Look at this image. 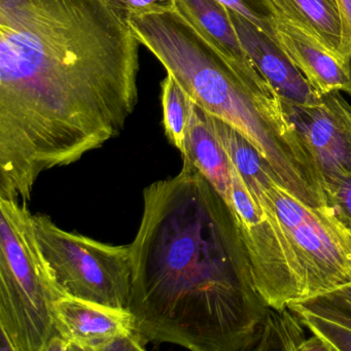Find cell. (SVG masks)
Instances as JSON below:
<instances>
[{
	"label": "cell",
	"mask_w": 351,
	"mask_h": 351,
	"mask_svg": "<svg viewBox=\"0 0 351 351\" xmlns=\"http://www.w3.org/2000/svg\"><path fill=\"white\" fill-rule=\"evenodd\" d=\"M163 125L168 141L182 153L189 125L194 110V101L171 75L162 82Z\"/></svg>",
	"instance_id": "17"
},
{
	"label": "cell",
	"mask_w": 351,
	"mask_h": 351,
	"mask_svg": "<svg viewBox=\"0 0 351 351\" xmlns=\"http://www.w3.org/2000/svg\"><path fill=\"white\" fill-rule=\"evenodd\" d=\"M242 48L283 101L315 106L320 94L289 60L278 45L256 25L228 9Z\"/></svg>",
	"instance_id": "10"
},
{
	"label": "cell",
	"mask_w": 351,
	"mask_h": 351,
	"mask_svg": "<svg viewBox=\"0 0 351 351\" xmlns=\"http://www.w3.org/2000/svg\"><path fill=\"white\" fill-rule=\"evenodd\" d=\"M277 45L319 94L344 92L348 77L338 59L299 28L275 18Z\"/></svg>",
	"instance_id": "11"
},
{
	"label": "cell",
	"mask_w": 351,
	"mask_h": 351,
	"mask_svg": "<svg viewBox=\"0 0 351 351\" xmlns=\"http://www.w3.org/2000/svg\"><path fill=\"white\" fill-rule=\"evenodd\" d=\"M283 110L317 162L324 184L351 176V106L341 91L320 94L315 106L283 101Z\"/></svg>",
	"instance_id": "8"
},
{
	"label": "cell",
	"mask_w": 351,
	"mask_h": 351,
	"mask_svg": "<svg viewBox=\"0 0 351 351\" xmlns=\"http://www.w3.org/2000/svg\"><path fill=\"white\" fill-rule=\"evenodd\" d=\"M304 324L289 307L269 308L250 351H300L307 340Z\"/></svg>",
	"instance_id": "16"
},
{
	"label": "cell",
	"mask_w": 351,
	"mask_h": 351,
	"mask_svg": "<svg viewBox=\"0 0 351 351\" xmlns=\"http://www.w3.org/2000/svg\"><path fill=\"white\" fill-rule=\"evenodd\" d=\"M231 205L252 263L258 293L274 309L301 300V282L291 244L258 178H242L231 163Z\"/></svg>",
	"instance_id": "7"
},
{
	"label": "cell",
	"mask_w": 351,
	"mask_h": 351,
	"mask_svg": "<svg viewBox=\"0 0 351 351\" xmlns=\"http://www.w3.org/2000/svg\"><path fill=\"white\" fill-rule=\"evenodd\" d=\"M55 317L67 350H114L120 341L138 334L128 309L67 295L55 304Z\"/></svg>",
	"instance_id": "9"
},
{
	"label": "cell",
	"mask_w": 351,
	"mask_h": 351,
	"mask_svg": "<svg viewBox=\"0 0 351 351\" xmlns=\"http://www.w3.org/2000/svg\"><path fill=\"white\" fill-rule=\"evenodd\" d=\"M141 43L104 0H0V199L118 136Z\"/></svg>",
	"instance_id": "1"
},
{
	"label": "cell",
	"mask_w": 351,
	"mask_h": 351,
	"mask_svg": "<svg viewBox=\"0 0 351 351\" xmlns=\"http://www.w3.org/2000/svg\"><path fill=\"white\" fill-rule=\"evenodd\" d=\"M326 203L345 228L351 232V176H339L324 184Z\"/></svg>",
	"instance_id": "20"
},
{
	"label": "cell",
	"mask_w": 351,
	"mask_h": 351,
	"mask_svg": "<svg viewBox=\"0 0 351 351\" xmlns=\"http://www.w3.org/2000/svg\"><path fill=\"white\" fill-rule=\"evenodd\" d=\"M268 1L275 18L285 20L311 36L342 64L344 20L339 0Z\"/></svg>",
	"instance_id": "13"
},
{
	"label": "cell",
	"mask_w": 351,
	"mask_h": 351,
	"mask_svg": "<svg viewBox=\"0 0 351 351\" xmlns=\"http://www.w3.org/2000/svg\"><path fill=\"white\" fill-rule=\"evenodd\" d=\"M287 307L328 351H351V283L291 302Z\"/></svg>",
	"instance_id": "12"
},
{
	"label": "cell",
	"mask_w": 351,
	"mask_h": 351,
	"mask_svg": "<svg viewBox=\"0 0 351 351\" xmlns=\"http://www.w3.org/2000/svg\"><path fill=\"white\" fill-rule=\"evenodd\" d=\"M66 297L55 282L26 203L0 199V332L13 351L67 350L55 304Z\"/></svg>",
	"instance_id": "4"
},
{
	"label": "cell",
	"mask_w": 351,
	"mask_h": 351,
	"mask_svg": "<svg viewBox=\"0 0 351 351\" xmlns=\"http://www.w3.org/2000/svg\"><path fill=\"white\" fill-rule=\"evenodd\" d=\"M176 10L232 64L243 71L258 67L246 54L228 8L219 0H176Z\"/></svg>",
	"instance_id": "15"
},
{
	"label": "cell",
	"mask_w": 351,
	"mask_h": 351,
	"mask_svg": "<svg viewBox=\"0 0 351 351\" xmlns=\"http://www.w3.org/2000/svg\"><path fill=\"white\" fill-rule=\"evenodd\" d=\"M339 3L344 20L342 65L348 77V84L344 93L351 95V0H339Z\"/></svg>",
	"instance_id": "21"
},
{
	"label": "cell",
	"mask_w": 351,
	"mask_h": 351,
	"mask_svg": "<svg viewBox=\"0 0 351 351\" xmlns=\"http://www.w3.org/2000/svg\"><path fill=\"white\" fill-rule=\"evenodd\" d=\"M232 11L245 18L277 44L275 15L268 0H219Z\"/></svg>",
	"instance_id": "18"
},
{
	"label": "cell",
	"mask_w": 351,
	"mask_h": 351,
	"mask_svg": "<svg viewBox=\"0 0 351 351\" xmlns=\"http://www.w3.org/2000/svg\"><path fill=\"white\" fill-rule=\"evenodd\" d=\"M258 180L293 250L302 299L351 283V232L334 210L302 202L279 186L271 171Z\"/></svg>",
	"instance_id": "5"
},
{
	"label": "cell",
	"mask_w": 351,
	"mask_h": 351,
	"mask_svg": "<svg viewBox=\"0 0 351 351\" xmlns=\"http://www.w3.org/2000/svg\"><path fill=\"white\" fill-rule=\"evenodd\" d=\"M112 13L124 23L134 18L176 10V0H104Z\"/></svg>",
	"instance_id": "19"
},
{
	"label": "cell",
	"mask_w": 351,
	"mask_h": 351,
	"mask_svg": "<svg viewBox=\"0 0 351 351\" xmlns=\"http://www.w3.org/2000/svg\"><path fill=\"white\" fill-rule=\"evenodd\" d=\"M129 311L145 342L250 351L270 306L233 208L186 159L143 191Z\"/></svg>",
	"instance_id": "2"
},
{
	"label": "cell",
	"mask_w": 351,
	"mask_h": 351,
	"mask_svg": "<svg viewBox=\"0 0 351 351\" xmlns=\"http://www.w3.org/2000/svg\"><path fill=\"white\" fill-rule=\"evenodd\" d=\"M40 252L67 297L129 310L130 245H110L64 231L45 215H32Z\"/></svg>",
	"instance_id": "6"
},
{
	"label": "cell",
	"mask_w": 351,
	"mask_h": 351,
	"mask_svg": "<svg viewBox=\"0 0 351 351\" xmlns=\"http://www.w3.org/2000/svg\"><path fill=\"white\" fill-rule=\"evenodd\" d=\"M182 154L231 205V161L209 122L208 114L197 104Z\"/></svg>",
	"instance_id": "14"
},
{
	"label": "cell",
	"mask_w": 351,
	"mask_h": 351,
	"mask_svg": "<svg viewBox=\"0 0 351 351\" xmlns=\"http://www.w3.org/2000/svg\"><path fill=\"white\" fill-rule=\"evenodd\" d=\"M128 25L195 104L254 145L279 186L303 202L322 192L315 158L258 69L232 64L176 10L134 18Z\"/></svg>",
	"instance_id": "3"
}]
</instances>
